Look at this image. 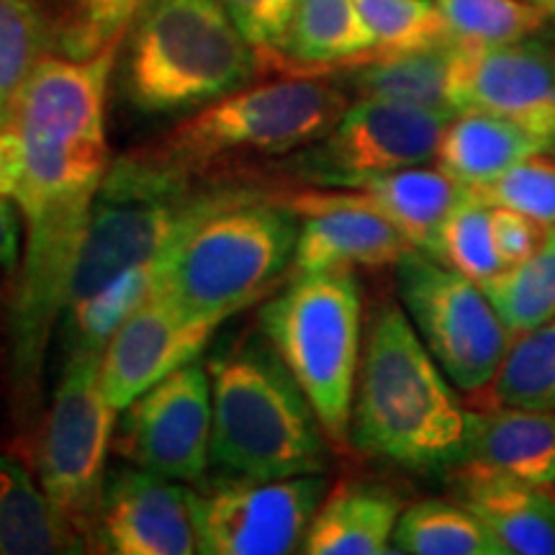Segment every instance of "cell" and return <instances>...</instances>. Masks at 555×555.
Returning <instances> with one entry per match:
<instances>
[{
    "instance_id": "obj_24",
    "label": "cell",
    "mask_w": 555,
    "mask_h": 555,
    "mask_svg": "<svg viewBox=\"0 0 555 555\" xmlns=\"http://www.w3.org/2000/svg\"><path fill=\"white\" fill-rule=\"evenodd\" d=\"M0 553H86V545L62 525L44 489H37L24 463L9 455H0Z\"/></svg>"
},
{
    "instance_id": "obj_23",
    "label": "cell",
    "mask_w": 555,
    "mask_h": 555,
    "mask_svg": "<svg viewBox=\"0 0 555 555\" xmlns=\"http://www.w3.org/2000/svg\"><path fill=\"white\" fill-rule=\"evenodd\" d=\"M538 152H545V144L519 124L466 108L448 121L435 159L437 168L463 189H481Z\"/></svg>"
},
{
    "instance_id": "obj_7",
    "label": "cell",
    "mask_w": 555,
    "mask_h": 555,
    "mask_svg": "<svg viewBox=\"0 0 555 555\" xmlns=\"http://www.w3.org/2000/svg\"><path fill=\"white\" fill-rule=\"evenodd\" d=\"M260 319L262 335L294 373L322 429L343 442L350 433L363 322L352 268L296 275Z\"/></svg>"
},
{
    "instance_id": "obj_33",
    "label": "cell",
    "mask_w": 555,
    "mask_h": 555,
    "mask_svg": "<svg viewBox=\"0 0 555 555\" xmlns=\"http://www.w3.org/2000/svg\"><path fill=\"white\" fill-rule=\"evenodd\" d=\"M41 50L39 21L26 0H0V106L9 103Z\"/></svg>"
},
{
    "instance_id": "obj_29",
    "label": "cell",
    "mask_w": 555,
    "mask_h": 555,
    "mask_svg": "<svg viewBox=\"0 0 555 555\" xmlns=\"http://www.w3.org/2000/svg\"><path fill=\"white\" fill-rule=\"evenodd\" d=\"M461 44L502 47L535 37L553 9L532 0H437Z\"/></svg>"
},
{
    "instance_id": "obj_4",
    "label": "cell",
    "mask_w": 555,
    "mask_h": 555,
    "mask_svg": "<svg viewBox=\"0 0 555 555\" xmlns=\"http://www.w3.org/2000/svg\"><path fill=\"white\" fill-rule=\"evenodd\" d=\"M298 229L294 208L266 196L221 208L168 253L159 288L185 314L224 322L273 291Z\"/></svg>"
},
{
    "instance_id": "obj_35",
    "label": "cell",
    "mask_w": 555,
    "mask_h": 555,
    "mask_svg": "<svg viewBox=\"0 0 555 555\" xmlns=\"http://www.w3.org/2000/svg\"><path fill=\"white\" fill-rule=\"evenodd\" d=\"M491 234H494L499 258L509 268L535 253L540 242H543L545 227L538 224L535 219L525 217V214L512 211V208L491 206Z\"/></svg>"
},
{
    "instance_id": "obj_39",
    "label": "cell",
    "mask_w": 555,
    "mask_h": 555,
    "mask_svg": "<svg viewBox=\"0 0 555 555\" xmlns=\"http://www.w3.org/2000/svg\"><path fill=\"white\" fill-rule=\"evenodd\" d=\"M3 119H5V108L0 106V124H3Z\"/></svg>"
},
{
    "instance_id": "obj_21",
    "label": "cell",
    "mask_w": 555,
    "mask_h": 555,
    "mask_svg": "<svg viewBox=\"0 0 555 555\" xmlns=\"http://www.w3.org/2000/svg\"><path fill=\"white\" fill-rule=\"evenodd\" d=\"M461 47V41L453 39L425 50L380 54L347 67L350 69L347 82L360 99L409 103L453 119L455 114H461L457 103Z\"/></svg>"
},
{
    "instance_id": "obj_15",
    "label": "cell",
    "mask_w": 555,
    "mask_h": 555,
    "mask_svg": "<svg viewBox=\"0 0 555 555\" xmlns=\"http://www.w3.org/2000/svg\"><path fill=\"white\" fill-rule=\"evenodd\" d=\"M99 551L119 555H191L198 551L193 491L152 470H119L106 481Z\"/></svg>"
},
{
    "instance_id": "obj_3",
    "label": "cell",
    "mask_w": 555,
    "mask_h": 555,
    "mask_svg": "<svg viewBox=\"0 0 555 555\" xmlns=\"http://www.w3.org/2000/svg\"><path fill=\"white\" fill-rule=\"evenodd\" d=\"M253 196L258 193L242 189L193 191L189 178L147 159H116L90 208L67 307L95 296L129 268L172 253L208 217Z\"/></svg>"
},
{
    "instance_id": "obj_27",
    "label": "cell",
    "mask_w": 555,
    "mask_h": 555,
    "mask_svg": "<svg viewBox=\"0 0 555 555\" xmlns=\"http://www.w3.org/2000/svg\"><path fill=\"white\" fill-rule=\"evenodd\" d=\"M512 335L551 322L555 317V224L545 227L543 242L530 258L481 283Z\"/></svg>"
},
{
    "instance_id": "obj_1",
    "label": "cell",
    "mask_w": 555,
    "mask_h": 555,
    "mask_svg": "<svg viewBox=\"0 0 555 555\" xmlns=\"http://www.w3.org/2000/svg\"><path fill=\"white\" fill-rule=\"evenodd\" d=\"M468 412L412 319L384 304L371 319L352 397L350 440L373 457L412 468L461 466Z\"/></svg>"
},
{
    "instance_id": "obj_17",
    "label": "cell",
    "mask_w": 555,
    "mask_h": 555,
    "mask_svg": "<svg viewBox=\"0 0 555 555\" xmlns=\"http://www.w3.org/2000/svg\"><path fill=\"white\" fill-rule=\"evenodd\" d=\"M455 489L457 502L481 519L504 553L555 555L553 486L522 481L476 463H461Z\"/></svg>"
},
{
    "instance_id": "obj_22",
    "label": "cell",
    "mask_w": 555,
    "mask_h": 555,
    "mask_svg": "<svg viewBox=\"0 0 555 555\" xmlns=\"http://www.w3.org/2000/svg\"><path fill=\"white\" fill-rule=\"evenodd\" d=\"M266 54V65L307 73L352 67L376 54L356 0H298L286 39Z\"/></svg>"
},
{
    "instance_id": "obj_32",
    "label": "cell",
    "mask_w": 555,
    "mask_h": 555,
    "mask_svg": "<svg viewBox=\"0 0 555 555\" xmlns=\"http://www.w3.org/2000/svg\"><path fill=\"white\" fill-rule=\"evenodd\" d=\"M489 206H504L535 219L538 224H555V159L538 155L525 157L494 183L470 189Z\"/></svg>"
},
{
    "instance_id": "obj_31",
    "label": "cell",
    "mask_w": 555,
    "mask_h": 555,
    "mask_svg": "<svg viewBox=\"0 0 555 555\" xmlns=\"http://www.w3.org/2000/svg\"><path fill=\"white\" fill-rule=\"evenodd\" d=\"M442 262L481 283L506 268L491 234V206L466 189L442 227Z\"/></svg>"
},
{
    "instance_id": "obj_34",
    "label": "cell",
    "mask_w": 555,
    "mask_h": 555,
    "mask_svg": "<svg viewBox=\"0 0 555 555\" xmlns=\"http://www.w3.org/2000/svg\"><path fill=\"white\" fill-rule=\"evenodd\" d=\"M255 52H275L286 39L298 0H221Z\"/></svg>"
},
{
    "instance_id": "obj_2",
    "label": "cell",
    "mask_w": 555,
    "mask_h": 555,
    "mask_svg": "<svg viewBox=\"0 0 555 555\" xmlns=\"http://www.w3.org/2000/svg\"><path fill=\"white\" fill-rule=\"evenodd\" d=\"M211 461L237 478H291L324 468L322 422L268 337L208 363Z\"/></svg>"
},
{
    "instance_id": "obj_13",
    "label": "cell",
    "mask_w": 555,
    "mask_h": 555,
    "mask_svg": "<svg viewBox=\"0 0 555 555\" xmlns=\"http://www.w3.org/2000/svg\"><path fill=\"white\" fill-rule=\"evenodd\" d=\"M219 324L217 319L185 314L157 286L103 350V397L114 409H127L172 371L193 363Z\"/></svg>"
},
{
    "instance_id": "obj_8",
    "label": "cell",
    "mask_w": 555,
    "mask_h": 555,
    "mask_svg": "<svg viewBox=\"0 0 555 555\" xmlns=\"http://www.w3.org/2000/svg\"><path fill=\"white\" fill-rule=\"evenodd\" d=\"M101 356L69 352L41 429V489L62 525L93 551L106 494V461L114 442L116 409L101 391Z\"/></svg>"
},
{
    "instance_id": "obj_19",
    "label": "cell",
    "mask_w": 555,
    "mask_h": 555,
    "mask_svg": "<svg viewBox=\"0 0 555 555\" xmlns=\"http://www.w3.org/2000/svg\"><path fill=\"white\" fill-rule=\"evenodd\" d=\"M463 463L555 486V412L519 406L468 412Z\"/></svg>"
},
{
    "instance_id": "obj_26",
    "label": "cell",
    "mask_w": 555,
    "mask_h": 555,
    "mask_svg": "<svg viewBox=\"0 0 555 555\" xmlns=\"http://www.w3.org/2000/svg\"><path fill=\"white\" fill-rule=\"evenodd\" d=\"M391 543L412 555H506L468 506L427 499L401 512Z\"/></svg>"
},
{
    "instance_id": "obj_5",
    "label": "cell",
    "mask_w": 555,
    "mask_h": 555,
    "mask_svg": "<svg viewBox=\"0 0 555 555\" xmlns=\"http://www.w3.org/2000/svg\"><path fill=\"white\" fill-rule=\"evenodd\" d=\"M350 101L327 80L260 82L211 101L137 157L191 178L232 155H286L309 147L339 121Z\"/></svg>"
},
{
    "instance_id": "obj_18",
    "label": "cell",
    "mask_w": 555,
    "mask_h": 555,
    "mask_svg": "<svg viewBox=\"0 0 555 555\" xmlns=\"http://www.w3.org/2000/svg\"><path fill=\"white\" fill-rule=\"evenodd\" d=\"M352 204L371 208L391 221L409 245L442 262V227L463 198L461 183L440 168H404L373 178L360 189H339Z\"/></svg>"
},
{
    "instance_id": "obj_11",
    "label": "cell",
    "mask_w": 555,
    "mask_h": 555,
    "mask_svg": "<svg viewBox=\"0 0 555 555\" xmlns=\"http://www.w3.org/2000/svg\"><path fill=\"white\" fill-rule=\"evenodd\" d=\"M327 483L319 474L237 478L193 494L198 551L206 555H288L304 545Z\"/></svg>"
},
{
    "instance_id": "obj_14",
    "label": "cell",
    "mask_w": 555,
    "mask_h": 555,
    "mask_svg": "<svg viewBox=\"0 0 555 555\" xmlns=\"http://www.w3.org/2000/svg\"><path fill=\"white\" fill-rule=\"evenodd\" d=\"M461 111L478 108L519 124L555 155V50L522 39L502 47H461Z\"/></svg>"
},
{
    "instance_id": "obj_9",
    "label": "cell",
    "mask_w": 555,
    "mask_h": 555,
    "mask_svg": "<svg viewBox=\"0 0 555 555\" xmlns=\"http://www.w3.org/2000/svg\"><path fill=\"white\" fill-rule=\"evenodd\" d=\"M397 286L406 317L450 384L466 393L494 384L515 335L483 288L414 247L397 262Z\"/></svg>"
},
{
    "instance_id": "obj_30",
    "label": "cell",
    "mask_w": 555,
    "mask_h": 555,
    "mask_svg": "<svg viewBox=\"0 0 555 555\" xmlns=\"http://www.w3.org/2000/svg\"><path fill=\"white\" fill-rule=\"evenodd\" d=\"M356 5L376 44L373 57L455 39L437 0H356Z\"/></svg>"
},
{
    "instance_id": "obj_10",
    "label": "cell",
    "mask_w": 555,
    "mask_h": 555,
    "mask_svg": "<svg viewBox=\"0 0 555 555\" xmlns=\"http://www.w3.org/2000/svg\"><path fill=\"white\" fill-rule=\"evenodd\" d=\"M450 116L409 103L360 99L322 139L298 150L291 170L330 189H360L367 180L437 157Z\"/></svg>"
},
{
    "instance_id": "obj_40",
    "label": "cell",
    "mask_w": 555,
    "mask_h": 555,
    "mask_svg": "<svg viewBox=\"0 0 555 555\" xmlns=\"http://www.w3.org/2000/svg\"><path fill=\"white\" fill-rule=\"evenodd\" d=\"M553 13H555V9H553Z\"/></svg>"
},
{
    "instance_id": "obj_38",
    "label": "cell",
    "mask_w": 555,
    "mask_h": 555,
    "mask_svg": "<svg viewBox=\"0 0 555 555\" xmlns=\"http://www.w3.org/2000/svg\"><path fill=\"white\" fill-rule=\"evenodd\" d=\"M532 3H543V5H551V9H555V0H532Z\"/></svg>"
},
{
    "instance_id": "obj_25",
    "label": "cell",
    "mask_w": 555,
    "mask_h": 555,
    "mask_svg": "<svg viewBox=\"0 0 555 555\" xmlns=\"http://www.w3.org/2000/svg\"><path fill=\"white\" fill-rule=\"evenodd\" d=\"M165 258L129 268L99 294L65 309V345L69 352L86 350L103 356L111 337L152 296L165 273Z\"/></svg>"
},
{
    "instance_id": "obj_28",
    "label": "cell",
    "mask_w": 555,
    "mask_h": 555,
    "mask_svg": "<svg viewBox=\"0 0 555 555\" xmlns=\"http://www.w3.org/2000/svg\"><path fill=\"white\" fill-rule=\"evenodd\" d=\"M499 406L555 412V317L517 335L494 378Z\"/></svg>"
},
{
    "instance_id": "obj_16",
    "label": "cell",
    "mask_w": 555,
    "mask_h": 555,
    "mask_svg": "<svg viewBox=\"0 0 555 555\" xmlns=\"http://www.w3.org/2000/svg\"><path fill=\"white\" fill-rule=\"evenodd\" d=\"M296 217H307L298 229L294 278L337 268L397 266L412 249L391 221L352 204L343 191L294 193L283 201Z\"/></svg>"
},
{
    "instance_id": "obj_6",
    "label": "cell",
    "mask_w": 555,
    "mask_h": 555,
    "mask_svg": "<svg viewBox=\"0 0 555 555\" xmlns=\"http://www.w3.org/2000/svg\"><path fill=\"white\" fill-rule=\"evenodd\" d=\"M255 65L221 0H155L131 47L127 90L144 114H170L234 93Z\"/></svg>"
},
{
    "instance_id": "obj_20",
    "label": "cell",
    "mask_w": 555,
    "mask_h": 555,
    "mask_svg": "<svg viewBox=\"0 0 555 555\" xmlns=\"http://www.w3.org/2000/svg\"><path fill=\"white\" fill-rule=\"evenodd\" d=\"M399 517L401 496L393 489L371 481H345L322 499L301 551L309 555L391 553Z\"/></svg>"
},
{
    "instance_id": "obj_12",
    "label": "cell",
    "mask_w": 555,
    "mask_h": 555,
    "mask_svg": "<svg viewBox=\"0 0 555 555\" xmlns=\"http://www.w3.org/2000/svg\"><path fill=\"white\" fill-rule=\"evenodd\" d=\"M211 376L189 363L165 376L127 406L116 448L137 468L198 481L211 461Z\"/></svg>"
},
{
    "instance_id": "obj_37",
    "label": "cell",
    "mask_w": 555,
    "mask_h": 555,
    "mask_svg": "<svg viewBox=\"0 0 555 555\" xmlns=\"http://www.w3.org/2000/svg\"><path fill=\"white\" fill-rule=\"evenodd\" d=\"M18 214L9 196H0V268H16L18 262Z\"/></svg>"
},
{
    "instance_id": "obj_36",
    "label": "cell",
    "mask_w": 555,
    "mask_h": 555,
    "mask_svg": "<svg viewBox=\"0 0 555 555\" xmlns=\"http://www.w3.org/2000/svg\"><path fill=\"white\" fill-rule=\"evenodd\" d=\"M150 0H88L90 5V31H88V44L93 47V52H99L101 47H106L108 41L119 39V34L127 21L142 9Z\"/></svg>"
}]
</instances>
